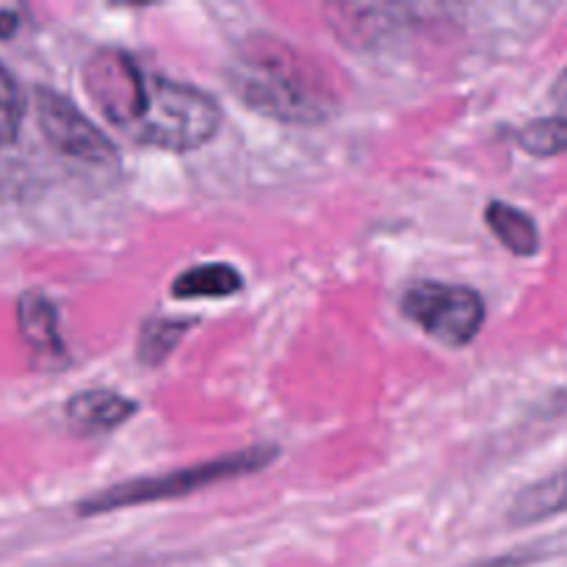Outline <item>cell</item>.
Segmentation results:
<instances>
[{
  "instance_id": "obj_1",
  "label": "cell",
  "mask_w": 567,
  "mask_h": 567,
  "mask_svg": "<svg viewBox=\"0 0 567 567\" xmlns=\"http://www.w3.org/2000/svg\"><path fill=\"white\" fill-rule=\"evenodd\" d=\"M83 83L100 114L144 147L192 153L219 131L221 111L208 92L142 70L125 50H97Z\"/></svg>"
},
{
  "instance_id": "obj_2",
  "label": "cell",
  "mask_w": 567,
  "mask_h": 567,
  "mask_svg": "<svg viewBox=\"0 0 567 567\" xmlns=\"http://www.w3.org/2000/svg\"><path fill=\"white\" fill-rule=\"evenodd\" d=\"M236 92L266 116L291 125H316L330 116V97L288 44L255 37L236 64Z\"/></svg>"
},
{
  "instance_id": "obj_3",
  "label": "cell",
  "mask_w": 567,
  "mask_h": 567,
  "mask_svg": "<svg viewBox=\"0 0 567 567\" xmlns=\"http://www.w3.org/2000/svg\"><path fill=\"white\" fill-rule=\"evenodd\" d=\"M277 454L280 452L275 446L260 443V446L244 449V452H233L225 454V457L208 460V463H197L192 468H177L158 476L120 482V485L103 487L94 496L83 498L78 504V515H103L116 513V509L142 507V504L172 502V498L192 496V493L205 491V487L219 485V482H230L238 480V476H249L255 471L269 468L277 460Z\"/></svg>"
},
{
  "instance_id": "obj_4",
  "label": "cell",
  "mask_w": 567,
  "mask_h": 567,
  "mask_svg": "<svg viewBox=\"0 0 567 567\" xmlns=\"http://www.w3.org/2000/svg\"><path fill=\"white\" fill-rule=\"evenodd\" d=\"M402 313L446 347H465L485 324V299L468 286L419 282L402 297Z\"/></svg>"
},
{
  "instance_id": "obj_5",
  "label": "cell",
  "mask_w": 567,
  "mask_h": 567,
  "mask_svg": "<svg viewBox=\"0 0 567 567\" xmlns=\"http://www.w3.org/2000/svg\"><path fill=\"white\" fill-rule=\"evenodd\" d=\"M37 120L44 138L66 158L86 164H109L116 158V147L89 116L81 114L75 103L53 89H37Z\"/></svg>"
},
{
  "instance_id": "obj_6",
  "label": "cell",
  "mask_w": 567,
  "mask_h": 567,
  "mask_svg": "<svg viewBox=\"0 0 567 567\" xmlns=\"http://www.w3.org/2000/svg\"><path fill=\"white\" fill-rule=\"evenodd\" d=\"M17 327L22 341L31 347L39 369H61L66 363V347L59 332V310L48 293L25 291L17 302Z\"/></svg>"
},
{
  "instance_id": "obj_7",
  "label": "cell",
  "mask_w": 567,
  "mask_h": 567,
  "mask_svg": "<svg viewBox=\"0 0 567 567\" xmlns=\"http://www.w3.org/2000/svg\"><path fill=\"white\" fill-rule=\"evenodd\" d=\"M136 402L122 393L103 391V388H94V391H81L66 402V421L75 426L78 432H86V435H97V432H111L116 426L125 424L131 415H136Z\"/></svg>"
},
{
  "instance_id": "obj_8",
  "label": "cell",
  "mask_w": 567,
  "mask_h": 567,
  "mask_svg": "<svg viewBox=\"0 0 567 567\" xmlns=\"http://www.w3.org/2000/svg\"><path fill=\"white\" fill-rule=\"evenodd\" d=\"M567 515V468L554 471L515 496L509 507V524L532 526Z\"/></svg>"
},
{
  "instance_id": "obj_9",
  "label": "cell",
  "mask_w": 567,
  "mask_h": 567,
  "mask_svg": "<svg viewBox=\"0 0 567 567\" xmlns=\"http://www.w3.org/2000/svg\"><path fill=\"white\" fill-rule=\"evenodd\" d=\"M485 221L493 236L518 258H532V255L540 252V230L526 210L502 203V199H493L485 208Z\"/></svg>"
},
{
  "instance_id": "obj_10",
  "label": "cell",
  "mask_w": 567,
  "mask_h": 567,
  "mask_svg": "<svg viewBox=\"0 0 567 567\" xmlns=\"http://www.w3.org/2000/svg\"><path fill=\"white\" fill-rule=\"evenodd\" d=\"M244 288L241 271L230 264H199L181 271L172 280V297L175 299H221L233 297Z\"/></svg>"
},
{
  "instance_id": "obj_11",
  "label": "cell",
  "mask_w": 567,
  "mask_h": 567,
  "mask_svg": "<svg viewBox=\"0 0 567 567\" xmlns=\"http://www.w3.org/2000/svg\"><path fill=\"white\" fill-rule=\"evenodd\" d=\"M518 144L537 158L567 153V120L559 114L540 116L518 131Z\"/></svg>"
},
{
  "instance_id": "obj_12",
  "label": "cell",
  "mask_w": 567,
  "mask_h": 567,
  "mask_svg": "<svg viewBox=\"0 0 567 567\" xmlns=\"http://www.w3.org/2000/svg\"><path fill=\"white\" fill-rule=\"evenodd\" d=\"M192 327V321H175V319H150L142 327V336H138V360L147 365L164 363L166 354L177 347L186 330Z\"/></svg>"
},
{
  "instance_id": "obj_13",
  "label": "cell",
  "mask_w": 567,
  "mask_h": 567,
  "mask_svg": "<svg viewBox=\"0 0 567 567\" xmlns=\"http://www.w3.org/2000/svg\"><path fill=\"white\" fill-rule=\"evenodd\" d=\"M22 116H25V97H22L11 72L0 64V147L17 142Z\"/></svg>"
},
{
  "instance_id": "obj_14",
  "label": "cell",
  "mask_w": 567,
  "mask_h": 567,
  "mask_svg": "<svg viewBox=\"0 0 567 567\" xmlns=\"http://www.w3.org/2000/svg\"><path fill=\"white\" fill-rule=\"evenodd\" d=\"M551 97H554V103L559 105V116H565V120H567V66L563 70V75L554 81Z\"/></svg>"
},
{
  "instance_id": "obj_15",
  "label": "cell",
  "mask_w": 567,
  "mask_h": 567,
  "mask_svg": "<svg viewBox=\"0 0 567 567\" xmlns=\"http://www.w3.org/2000/svg\"><path fill=\"white\" fill-rule=\"evenodd\" d=\"M17 28H20V17H17V11L0 9V39L14 37Z\"/></svg>"
}]
</instances>
